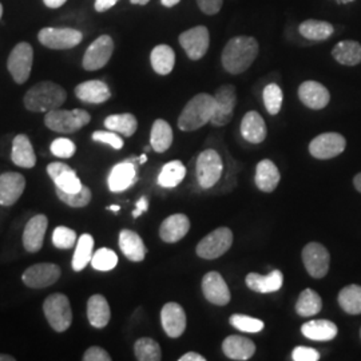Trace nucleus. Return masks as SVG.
I'll use <instances>...</instances> for the list:
<instances>
[{
  "label": "nucleus",
  "mask_w": 361,
  "mask_h": 361,
  "mask_svg": "<svg viewBox=\"0 0 361 361\" xmlns=\"http://www.w3.org/2000/svg\"><path fill=\"white\" fill-rule=\"evenodd\" d=\"M67 99V92L54 82H40L32 86L25 95L27 110L34 113H49L59 109Z\"/></svg>",
  "instance_id": "2"
},
{
  "label": "nucleus",
  "mask_w": 361,
  "mask_h": 361,
  "mask_svg": "<svg viewBox=\"0 0 361 361\" xmlns=\"http://www.w3.org/2000/svg\"><path fill=\"white\" fill-rule=\"evenodd\" d=\"M106 129L116 131L125 137H131L138 129V121L133 114H114L109 116L104 119Z\"/></svg>",
  "instance_id": "40"
},
{
  "label": "nucleus",
  "mask_w": 361,
  "mask_h": 361,
  "mask_svg": "<svg viewBox=\"0 0 361 361\" xmlns=\"http://www.w3.org/2000/svg\"><path fill=\"white\" fill-rule=\"evenodd\" d=\"M337 332L336 324L329 320H312L301 326V334L313 341H331Z\"/></svg>",
  "instance_id": "31"
},
{
  "label": "nucleus",
  "mask_w": 361,
  "mask_h": 361,
  "mask_svg": "<svg viewBox=\"0 0 361 361\" xmlns=\"http://www.w3.org/2000/svg\"><path fill=\"white\" fill-rule=\"evenodd\" d=\"M119 247L122 253L129 258L130 261L141 262L146 257L147 249L138 233L125 229L119 233Z\"/></svg>",
  "instance_id": "26"
},
{
  "label": "nucleus",
  "mask_w": 361,
  "mask_h": 361,
  "mask_svg": "<svg viewBox=\"0 0 361 361\" xmlns=\"http://www.w3.org/2000/svg\"><path fill=\"white\" fill-rule=\"evenodd\" d=\"M52 154L59 158H71L77 152V146L68 138H56L50 146Z\"/></svg>",
  "instance_id": "48"
},
{
  "label": "nucleus",
  "mask_w": 361,
  "mask_h": 361,
  "mask_svg": "<svg viewBox=\"0 0 361 361\" xmlns=\"http://www.w3.org/2000/svg\"><path fill=\"white\" fill-rule=\"evenodd\" d=\"M92 249H94V238L91 234H82L78 238L77 249L73 256V269L75 271H83L87 264L91 262L92 258Z\"/></svg>",
  "instance_id": "39"
},
{
  "label": "nucleus",
  "mask_w": 361,
  "mask_h": 361,
  "mask_svg": "<svg viewBox=\"0 0 361 361\" xmlns=\"http://www.w3.org/2000/svg\"><path fill=\"white\" fill-rule=\"evenodd\" d=\"M47 226L49 219L44 214H38L27 222L23 232V245L27 252L37 253L42 249Z\"/></svg>",
  "instance_id": "22"
},
{
  "label": "nucleus",
  "mask_w": 361,
  "mask_h": 361,
  "mask_svg": "<svg viewBox=\"0 0 361 361\" xmlns=\"http://www.w3.org/2000/svg\"><path fill=\"white\" fill-rule=\"evenodd\" d=\"M222 350L232 360L245 361L249 360L255 355L256 345L247 337L233 335L224 340Z\"/></svg>",
  "instance_id": "23"
},
{
  "label": "nucleus",
  "mask_w": 361,
  "mask_h": 361,
  "mask_svg": "<svg viewBox=\"0 0 361 361\" xmlns=\"http://www.w3.org/2000/svg\"><path fill=\"white\" fill-rule=\"evenodd\" d=\"M150 0H130V3L131 4H140V6H145V4H147Z\"/></svg>",
  "instance_id": "59"
},
{
  "label": "nucleus",
  "mask_w": 361,
  "mask_h": 361,
  "mask_svg": "<svg viewBox=\"0 0 361 361\" xmlns=\"http://www.w3.org/2000/svg\"><path fill=\"white\" fill-rule=\"evenodd\" d=\"M262 98H264V104H265L267 111L271 116H277L283 106V90L280 89V86L276 83L268 85L264 89Z\"/></svg>",
  "instance_id": "44"
},
{
  "label": "nucleus",
  "mask_w": 361,
  "mask_h": 361,
  "mask_svg": "<svg viewBox=\"0 0 361 361\" xmlns=\"http://www.w3.org/2000/svg\"><path fill=\"white\" fill-rule=\"evenodd\" d=\"M360 338H361V329H360Z\"/></svg>",
  "instance_id": "64"
},
{
  "label": "nucleus",
  "mask_w": 361,
  "mask_h": 361,
  "mask_svg": "<svg viewBox=\"0 0 361 361\" xmlns=\"http://www.w3.org/2000/svg\"><path fill=\"white\" fill-rule=\"evenodd\" d=\"M229 322L235 329L245 332V334H258L264 329V322L255 319V317H249L245 314L235 313L229 319Z\"/></svg>",
  "instance_id": "46"
},
{
  "label": "nucleus",
  "mask_w": 361,
  "mask_h": 361,
  "mask_svg": "<svg viewBox=\"0 0 361 361\" xmlns=\"http://www.w3.org/2000/svg\"><path fill=\"white\" fill-rule=\"evenodd\" d=\"M87 317L94 328H104L111 317L107 300L102 295H94L87 302Z\"/></svg>",
  "instance_id": "32"
},
{
  "label": "nucleus",
  "mask_w": 361,
  "mask_h": 361,
  "mask_svg": "<svg viewBox=\"0 0 361 361\" xmlns=\"http://www.w3.org/2000/svg\"><path fill=\"white\" fill-rule=\"evenodd\" d=\"M190 229V221L185 214H173L165 219L159 228L162 241L174 244L182 240Z\"/></svg>",
  "instance_id": "24"
},
{
  "label": "nucleus",
  "mask_w": 361,
  "mask_h": 361,
  "mask_svg": "<svg viewBox=\"0 0 361 361\" xmlns=\"http://www.w3.org/2000/svg\"><path fill=\"white\" fill-rule=\"evenodd\" d=\"M241 134L250 143H261L267 138V125L257 111L246 113L241 122Z\"/></svg>",
  "instance_id": "29"
},
{
  "label": "nucleus",
  "mask_w": 361,
  "mask_h": 361,
  "mask_svg": "<svg viewBox=\"0 0 361 361\" xmlns=\"http://www.w3.org/2000/svg\"><path fill=\"white\" fill-rule=\"evenodd\" d=\"M186 177V168L180 161L168 162L158 176V183L162 188H176Z\"/></svg>",
  "instance_id": "41"
},
{
  "label": "nucleus",
  "mask_w": 361,
  "mask_h": 361,
  "mask_svg": "<svg viewBox=\"0 0 361 361\" xmlns=\"http://www.w3.org/2000/svg\"><path fill=\"white\" fill-rule=\"evenodd\" d=\"M152 67L159 75H169L176 65V52L168 44L155 46L150 54Z\"/></svg>",
  "instance_id": "34"
},
{
  "label": "nucleus",
  "mask_w": 361,
  "mask_h": 361,
  "mask_svg": "<svg viewBox=\"0 0 361 361\" xmlns=\"http://www.w3.org/2000/svg\"><path fill=\"white\" fill-rule=\"evenodd\" d=\"M92 141L95 142L106 143L110 145L113 149L121 150L123 147V140L119 137L116 131H95L92 133Z\"/></svg>",
  "instance_id": "49"
},
{
  "label": "nucleus",
  "mask_w": 361,
  "mask_h": 361,
  "mask_svg": "<svg viewBox=\"0 0 361 361\" xmlns=\"http://www.w3.org/2000/svg\"><path fill=\"white\" fill-rule=\"evenodd\" d=\"M258 51L259 46L253 37H235L231 39L222 50V66L229 74H243L253 65L258 56Z\"/></svg>",
  "instance_id": "1"
},
{
  "label": "nucleus",
  "mask_w": 361,
  "mask_h": 361,
  "mask_svg": "<svg viewBox=\"0 0 361 361\" xmlns=\"http://www.w3.org/2000/svg\"><path fill=\"white\" fill-rule=\"evenodd\" d=\"M85 361H111V356L101 347H91L83 355Z\"/></svg>",
  "instance_id": "52"
},
{
  "label": "nucleus",
  "mask_w": 361,
  "mask_h": 361,
  "mask_svg": "<svg viewBox=\"0 0 361 361\" xmlns=\"http://www.w3.org/2000/svg\"><path fill=\"white\" fill-rule=\"evenodd\" d=\"M336 62L343 66H357L361 63V44L356 40H341L332 50Z\"/></svg>",
  "instance_id": "33"
},
{
  "label": "nucleus",
  "mask_w": 361,
  "mask_h": 361,
  "mask_svg": "<svg viewBox=\"0 0 361 361\" xmlns=\"http://www.w3.org/2000/svg\"><path fill=\"white\" fill-rule=\"evenodd\" d=\"M91 116L82 109L75 110H59L55 109L44 116V125L55 133H75L78 130L89 125Z\"/></svg>",
  "instance_id": "4"
},
{
  "label": "nucleus",
  "mask_w": 361,
  "mask_h": 361,
  "mask_svg": "<svg viewBox=\"0 0 361 361\" xmlns=\"http://www.w3.org/2000/svg\"><path fill=\"white\" fill-rule=\"evenodd\" d=\"M233 244V233L229 228H219L207 237H204L197 245L198 257L204 259H216L224 256Z\"/></svg>",
  "instance_id": "6"
},
{
  "label": "nucleus",
  "mask_w": 361,
  "mask_h": 361,
  "mask_svg": "<svg viewBox=\"0 0 361 361\" xmlns=\"http://www.w3.org/2000/svg\"><path fill=\"white\" fill-rule=\"evenodd\" d=\"M62 271L55 264H37L30 268H27L22 280L25 285L32 289H44L47 286H51L61 279Z\"/></svg>",
  "instance_id": "13"
},
{
  "label": "nucleus",
  "mask_w": 361,
  "mask_h": 361,
  "mask_svg": "<svg viewBox=\"0 0 361 361\" xmlns=\"http://www.w3.org/2000/svg\"><path fill=\"white\" fill-rule=\"evenodd\" d=\"M180 0H161V3H162V6H165V7H174V6H177L178 3H180Z\"/></svg>",
  "instance_id": "58"
},
{
  "label": "nucleus",
  "mask_w": 361,
  "mask_h": 361,
  "mask_svg": "<svg viewBox=\"0 0 361 361\" xmlns=\"http://www.w3.org/2000/svg\"><path fill=\"white\" fill-rule=\"evenodd\" d=\"M173 129L166 121L157 119L150 133V145L157 153H165L173 143Z\"/></svg>",
  "instance_id": "35"
},
{
  "label": "nucleus",
  "mask_w": 361,
  "mask_h": 361,
  "mask_svg": "<svg viewBox=\"0 0 361 361\" xmlns=\"http://www.w3.org/2000/svg\"><path fill=\"white\" fill-rule=\"evenodd\" d=\"M246 285L249 289L258 293H271L283 288L284 276L280 271H273L268 276H261L257 273H249L246 276Z\"/></svg>",
  "instance_id": "27"
},
{
  "label": "nucleus",
  "mask_w": 361,
  "mask_h": 361,
  "mask_svg": "<svg viewBox=\"0 0 361 361\" xmlns=\"http://www.w3.org/2000/svg\"><path fill=\"white\" fill-rule=\"evenodd\" d=\"M281 174L271 159H262L256 168V185L264 193H271L280 183Z\"/></svg>",
  "instance_id": "30"
},
{
  "label": "nucleus",
  "mask_w": 361,
  "mask_h": 361,
  "mask_svg": "<svg viewBox=\"0 0 361 361\" xmlns=\"http://www.w3.org/2000/svg\"><path fill=\"white\" fill-rule=\"evenodd\" d=\"M43 312L55 332H65L73 323L70 300L62 293H55L47 297L43 304Z\"/></svg>",
  "instance_id": "5"
},
{
  "label": "nucleus",
  "mask_w": 361,
  "mask_h": 361,
  "mask_svg": "<svg viewBox=\"0 0 361 361\" xmlns=\"http://www.w3.org/2000/svg\"><path fill=\"white\" fill-rule=\"evenodd\" d=\"M207 359L195 352H188L183 356H180V361H205Z\"/></svg>",
  "instance_id": "55"
},
{
  "label": "nucleus",
  "mask_w": 361,
  "mask_h": 361,
  "mask_svg": "<svg viewBox=\"0 0 361 361\" xmlns=\"http://www.w3.org/2000/svg\"><path fill=\"white\" fill-rule=\"evenodd\" d=\"M224 0H197L198 8L205 15H216L221 11Z\"/></svg>",
  "instance_id": "51"
},
{
  "label": "nucleus",
  "mask_w": 361,
  "mask_h": 361,
  "mask_svg": "<svg viewBox=\"0 0 361 361\" xmlns=\"http://www.w3.org/2000/svg\"><path fill=\"white\" fill-rule=\"evenodd\" d=\"M56 195L62 202H65L66 205L71 207H87L90 204L91 197H92L90 189L85 185L77 193H66L56 188Z\"/></svg>",
  "instance_id": "45"
},
{
  "label": "nucleus",
  "mask_w": 361,
  "mask_h": 361,
  "mask_svg": "<svg viewBox=\"0 0 361 361\" xmlns=\"http://www.w3.org/2000/svg\"><path fill=\"white\" fill-rule=\"evenodd\" d=\"M77 243V233L67 226H58L52 233V244L58 249H71Z\"/></svg>",
  "instance_id": "47"
},
{
  "label": "nucleus",
  "mask_w": 361,
  "mask_h": 361,
  "mask_svg": "<svg viewBox=\"0 0 361 361\" xmlns=\"http://www.w3.org/2000/svg\"><path fill=\"white\" fill-rule=\"evenodd\" d=\"M43 1L49 8H59L65 4L67 0H43Z\"/></svg>",
  "instance_id": "56"
},
{
  "label": "nucleus",
  "mask_w": 361,
  "mask_h": 361,
  "mask_svg": "<svg viewBox=\"0 0 361 361\" xmlns=\"http://www.w3.org/2000/svg\"><path fill=\"white\" fill-rule=\"evenodd\" d=\"M202 292L209 302L224 307L231 301V290L219 271H209L202 279Z\"/></svg>",
  "instance_id": "16"
},
{
  "label": "nucleus",
  "mask_w": 361,
  "mask_h": 361,
  "mask_svg": "<svg viewBox=\"0 0 361 361\" xmlns=\"http://www.w3.org/2000/svg\"><path fill=\"white\" fill-rule=\"evenodd\" d=\"M137 168L133 161H123L121 164H116L109 176V189L113 193L125 192L131 188L137 182Z\"/></svg>",
  "instance_id": "21"
},
{
  "label": "nucleus",
  "mask_w": 361,
  "mask_h": 361,
  "mask_svg": "<svg viewBox=\"0 0 361 361\" xmlns=\"http://www.w3.org/2000/svg\"><path fill=\"white\" fill-rule=\"evenodd\" d=\"M210 35L205 26H197L183 31L180 35V44L192 61H200L209 50Z\"/></svg>",
  "instance_id": "15"
},
{
  "label": "nucleus",
  "mask_w": 361,
  "mask_h": 361,
  "mask_svg": "<svg viewBox=\"0 0 361 361\" xmlns=\"http://www.w3.org/2000/svg\"><path fill=\"white\" fill-rule=\"evenodd\" d=\"M292 359L295 361H317L320 360V353L316 349L297 347L292 352Z\"/></svg>",
  "instance_id": "50"
},
{
  "label": "nucleus",
  "mask_w": 361,
  "mask_h": 361,
  "mask_svg": "<svg viewBox=\"0 0 361 361\" xmlns=\"http://www.w3.org/2000/svg\"><path fill=\"white\" fill-rule=\"evenodd\" d=\"M1 15H3V6H1V3H0V19H1Z\"/></svg>",
  "instance_id": "63"
},
{
  "label": "nucleus",
  "mask_w": 361,
  "mask_h": 361,
  "mask_svg": "<svg viewBox=\"0 0 361 361\" xmlns=\"http://www.w3.org/2000/svg\"><path fill=\"white\" fill-rule=\"evenodd\" d=\"M353 185H355V189L361 193V173L356 174L355 178H353Z\"/></svg>",
  "instance_id": "57"
},
{
  "label": "nucleus",
  "mask_w": 361,
  "mask_h": 361,
  "mask_svg": "<svg viewBox=\"0 0 361 361\" xmlns=\"http://www.w3.org/2000/svg\"><path fill=\"white\" fill-rule=\"evenodd\" d=\"M298 98L308 109L323 110L331 101V94L322 83L307 80L298 87Z\"/></svg>",
  "instance_id": "19"
},
{
  "label": "nucleus",
  "mask_w": 361,
  "mask_h": 361,
  "mask_svg": "<svg viewBox=\"0 0 361 361\" xmlns=\"http://www.w3.org/2000/svg\"><path fill=\"white\" fill-rule=\"evenodd\" d=\"M0 361H15V357L10 355H0Z\"/></svg>",
  "instance_id": "60"
},
{
  "label": "nucleus",
  "mask_w": 361,
  "mask_h": 361,
  "mask_svg": "<svg viewBox=\"0 0 361 361\" xmlns=\"http://www.w3.org/2000/svg\"><path fill=\"white\" fill-rule=\"evenodd\" d=\"M107 209H109V210H111V212H116V213H118V212L121 210V207H118V205H111V207H107Z\"/></svg>",
  "instance_id": "61"
},
{
  "label": "nucleus",
  "mask_w": 361,
  "mask_h": 361,
  "mask_svg": "<svg viewBox=\"0 0 361 361\" xmlns=\"http://www.w3.org/2000/svg\"><path fill=\"white\" fill-rule=\"evenodd\" d=\"M161 323L169 337L177 338L186 329V313L180 304L168 302L161 310Z\"/></svg>",
  "instance_id": "20"
},
{
  "label": "nucleus",
  "mask_w": 361,
  "mask_h": 361,
  "mask_svg": "<svg viewBox=\"0 0 361 361\" xmlns=\"http://www.w3.org/2000/svg\"><path fill=\"white\" fill-rule=\"evenodd\" d=\"M135 210L133 212V217L134 219H137V217H140L142 213L145 212H147V209H149V202H147V198L146 197H141L140 200H138V202H137V205H135Z\"/></svg>",
  "instance_id": "54"
},
{
  "label": "nucleus",
  "mask_w": 361,
  "mask_h": 361,
  "mask_svg": "<svg viewBox=\"0 0 361 361\" xmlns=\"http://www.w3.org/2000/svg\"><path fill=\"white\" fill-rule=\"evenodd\" d=\"M216 113L210 123L213 126H226L232 121L234 109L237 104V92L233 85H224L216 91Z\"/></svg>",
  "instance_id": "14"
},
{
  "label": "nucleus",
  "mask_w": 361,
  "mask_h": 361,
  "mask_svg": "<svg viewBox=\"0 0 361 361\" xmlns=\"http://www.w3.org/2000/svg\"><path fill=\"white\" fill-rule=\"evenodd\" d=\"M116 265H118V256H116V252H113L109 247L98 249L91 258V267L95 271H113Z\"/></svg>",
  "instance_id": "43"
},
{
  "label": "nucleus",
  "mask_w": 361,
  "mask_h": 361,
  "mask_svg": "<svg viewBox=\"0 0 361 361\" xmlns=\"http://www.w3.org/2000/svg\"><path fill=\"white\" fill-rule=\"evenodd\" d=\"M39 42L51 50H68L78 46L83 34L75 28H56V27H46L42 28L38 34Z\"/></svg>",
  "instance_id": "8"
},
{
  "label": "nucleus",
  "mask_w": 361,
  "mask_h": 361,
  "mask_svg": "<svg viewBox=\"0 0 361 361\" xmlns=\"http://www.w3.org/2000/svg\"><path fill=\"white\" fill-rule=\"evenodd\" d=\"M114 52V40L109 35L95 39L85 52L82 66L87 71H97L109 63Z\"/></svg>",
  "instance_id": "10"
},
{
  "label": "nucleus",
  "mask_w": 361,
  "mask_h": 361,
  "mask_svg": "<svg viewBox=\"0 0 361 361\" xmlns=\"http://www.w3.org/2000/svg\"><path fill=\"white\" fill-rule=\"evenodd\" d=\"M11 159L16 166L31 169L37 165V155L31 141L25 134H19L13 138Z\"/></svg>",
  "instance_id": "28"
},
{
  "label": "nucleus",
  "mask_w": 361,
  "mask_h": 361,
  "mask_svg": "<svg viewBox=\"0 0 361 361\" xmlns=\"http://www.w3.org/2000/svg\"><path fill=\"white\" fill-rule=\"evenodd\" d=\"M323 310V300L313 289H305L301 292L296 302L297 314L301 317H312Z\"/></svg>",
  "instance_id": "37"
},
{
  "label": "nucleus",
  "mask_w": 361,
  "mask_h": 361,
  "mask_svg": "<svg viewBox=\"0 0 361 361\" xmlns=\"http://www.w3.org/2000/svg\"><path fill=\"white\" fill-rule=\"evenodd\" d=\"M347 140L338 133H324L310 143V153L317 159H332L344 153Z\"/></svg>",
  "instance_id": "12"
},
{
  "label": "nucleus",
  "mask_w": 361,
  "mask_h": 361,
  "mask_svg": "<svg viewBox=\"0 0 361 361\" xmlns=\"http://www.w3.org/2000/svg\"><path fill=\"white\" fill-rule=\"evenodd\" d=\"M47 173L55 186L66 193H77L83 185L78 178L77 171L63 162H52L47 166Z\"/></svg>",
  "instance_id": "17"
},
{
  "label": "nucleus",
  "mask_w": 361,
  "mask_h": 361,
  "mask_svg": "<svg viewBox=\"0 0 361 361\" xmlns=\"http://www.w3.org/2000/svg\"><path fill=\"white\" fill-rule=\"evenodd\" d=\"M300 34L308 40L322 42L331 38L335 32V27L325 20H316V19H308L302 22L298 27Z\"/></svg>",
  "instance_id": "36"
},
{
  "label": "nucleus",
  "mask_w": 361,
  "mask_h": 361,
  "mask_svg": "<svg viewBox=\"0 0 361 361\" xmlns=\"http://www.w3.org/2000/svg\"><path fill=\"white\" fill-rule=\"evenodd\" d=\"M134 353L137 360L140 361H159L162 359L159 344L150 337H142L137 340L134 345Z\"/></svg>",
  "instance_id": "42"
},
{
  "label": "nucleus",
  "mask_w": 361,
  "mask_h": 361,
  "mask_svg": "<svg viewBox=\"0 0 361 361\" xmlns=\"http://www.w3.org/2000/svg\"><path fill=\"white\" fill-rule=\"evenodd\" d=\"M146 161H147V157H146V154H142L140 158H138V162H140L141 165H143Z\"/></svg>",
  "instance_id": "62"
},
{
  "label": "nucleus",
  "mask_w": 361,
  "mask_h": 361,
  "mask_svg": "<svg viewBox=\"0 0 361 361\" xmlns=\"http://www.w3.org/2000/svg\"><path fill=\"white\" fill-rule=\"evenodd\" d=\"M216 113V98L210 94H198L183 107L178 128L182 131H194L204 128Z\"/></svg>",
  "instance_id": "3"
},
{
  "label": "nucleus",
  "mask_w": 361,
  "mask_h": 361,
  "mask_svg": "<svg viewBox=\"0 0 361 361\" xmlns=\"http://www.w3.org/2000/svg\"><path fill=\"white\" fill-rule=\"evenodd\" d=\"M118 1H119V0H95L94 7H95V11L104 13V11L113 8Z\"/></svg>",
  "instance_id": "53"
},
{
  "label": "nucleus",
  "mask_w": 361,
  "mask_h": 361,
  "mask_svg": "<svg viewBox=\"0 0 361 361\" xmlns=\"http://www.w3.org/2000/svg\"><path fill=\"white\" fill-rule=\"evenodd\" d=\"M26 180L22 174L10 171L0 176V205L13 207L25 192Z\"/></svg>",
  "instance_id": "18"
},
{
  "label": "nucleus",
  "mask_w": 361,
  "mask_h": 361,
  "mask_svg": "<svg viewBox=\"0 0 361 361\" xmlns=\"http://www.w3.org/2000/svg\"><path fill=\"white\" fill-rule=\"evenodd\" d=\"M34 50L27 42H20L13 47L7 61V68L18 85L26 83L32 70Z\"/></svg>",
  "instance_id": "9"
},
{
  "label": "nucleus",
  "mask_w": 361,
  "mask_h": 361,
  "mask_svg": "<svg viewBox=\"0 0 361 361\" xmlns=\"http://www.w3.org/2000/svg\"><path fill=\"white\" fill-rule=\"evenodd\" d=\"M75 95L82 102L99 104L110 99L111 91L102 80H87L78 85L75 87Z\"/></svg>",
  "instance_id": "25"
},
{
  "label": "nucleus",
  "mask_w": 361,
  "mask_h": 361,
  "mask_svg": "<svg viewBox=\"0 0 361 361\" xmlns=\"http://www.w3.org/2000/svg\"><path fill=\"white\" fill-rule=\"evenodd\" d=\"M224 170V162L219 153L207 149L197 158V180L202 189H210L219 182Z\"/></svg>",
  "instance_id": "7"
},
{
  "label": "nucleus",
  "mask_w": 361,
  "mask_h": 361,
  "mask_svg": "<svg viewBox=\"0 0 361 361\" xmlns=\"http://www.w3.org/2000/svg\"><path fill=\"white\" fill-rule=\"evenodd\" d=\"M338 305L348 314H361V286L352 284L343 288L337 297Z\"/></svg>",
  "instance_id": "38"
},
{
  "label": "nucleus",
  "mask_w": 361,
  "mask_h": 361,
  "mask_svg": "<svg viewBox=\"0 0 361 361\" xmlns=\"http://www.w3.org/2000/svg\"><path fill=\"white\" fill-rule=\"evenodd\" d=\"M302 262L313 279H323L329 271L331 255L322 244L310 243L302 249Z\"/></svg>",
  "instance_id": "11"
}]
</instances>
